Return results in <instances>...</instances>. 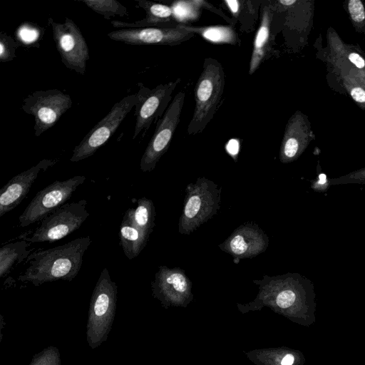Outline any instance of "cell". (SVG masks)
<instances>
[{
  "mask_svg": "<svg viewBox=\"0 0 365 365\" xmlns=\"http://www.w3.org/2000/svg\"><path fill=\"white\" fill-rule=\"evenodd\" d=\"M91 243L89 236L35 252L28 257V267L18 277L34 286L57 280L72 281L79 272L83 257Z\"/></svg>",
  "mask_w": 365,
  "mask_h": 365,
  "instance_id": "cell-1",
  "label": "cell"
},
{
  "mask_svg": "<svg viewBox=\"0 0 365 365\" xmlns=\"http://www.w3.org/2000/svg\"><path fill=\"white\" fill-rule=\"evenodd\" d=\"M225 86V75L220 62L206 57L194 88L195 109L187 128L188 135L202 133L212 120Z\"/></svg>",
  "mask_w": 365,
  "mask_h": 365,
  "instance_id": "cell-2",
  "label": "cell"
},
{
  "mask_svg": "<svg viewBox=\"0 0 365 365\" xmlns=\"http://www.w3.org/2000/svg\"><path fill=\"white\" fill-rule=\"evenodd\" d=\"M117 291L108 269L103 268L91 298L86 326L87 341L93 349L108 339L115 317Z\"/></svg>",
  "mask_w": 365,
  "mask_h": 365,
  "instance_id": "cell-3",
  "label": "cell"
},
{
  "mask_svg": "<svg viewBox=\"0 0 365 365\" xmlns=\"http://www.w3.org/2000/svg\"><path fill=\"white\" fill-rule=\"evenodd\" d=\"M186 195L178 231L189 235L212 218L220 209L221 188L213 181L199 178L186 187Z\"/></svg>",
  "mask_w": 365,
  "mask_h": 365,
  "instance_id": "cell-4",
  "label": "cell"
},
{
  "mask_svg": "<svg viewBox=\"0 0 365 365\" xmlns=\"http://www.w3.org/2000/svg\"><path fill=\"white\" fill-rule=\"evenodd\" d=\"M87 201L81 200L61 206L40 221L29 237L19 239L34 242H53L78 230L89 216Z\"/></svg>",
  "mask_w": 365,
  "mask_h": 365,
  "instance_id": "cell-5",
  "label": "cell"
},
{
  "mask_svg": "<svg viewBox=\"0 0 365 365\" xmlns=\"http://www.w3.org/2000/svg\"><path fill=\"white\" fill-rule=\"evenodd\" d=\"M137 102L136 94H132L115 103L108 114L74 148L70 161L76 163L93 155L114 134Z\"/></svg>",
  "mask_w": 365,
  "mask_h": 365,
  "instance_id": "cell-6",
  "label": "cell"
},
{
  "mask_svg": "<svg viewBox=\"0 0 365 365\" xmlns=\"http://www.w3.org/2000/svg\"><path fill=\"white\" fill-rule=\"evenodd\" d=\"M86 176L76 175L65 180H56L38 191L19 217V226L27 227L39 222L66 204Z\"/></svg>",
  "mask_w": 365,
  "mask_h": 365,
  "instance_id": "cell-7",
  "label": "cell"
},
{
  "mask_svg": "<svg viewBox=\"0 0 365 365\" xmlns=\"http://www.w3.org/2000/svg\"><path fill=\"white\" fill-rule=\"evenodd\" d=\"M71 96L60 90L36 91L23 100L21 110L34 118V135L52 128L71 107Z\"/></svg>",
  "mask_w": 365,
  "mask_h": 365,
  "instance_id": "cell-8",
  "label": "cell"
},
{
  "mask_svg": "<svg viewBox=\"0 0 365 365\" xmlns=\"http://www.w3.org/2000/svg\"><path fill=\"white\" fill-rule=\"evenodd\" d=\"M181 81L180 78L166 83H161L150 89L142 83H138L139 90L136 94L138 102L135 106L134 115L136 117L133 139L142 133L144 138L150 125L163 115L171 103L172 94Z\"/></svg>",
  "mask_w": 365,
  "mask_h": 365,
  "instance_id": "cell-9",
  "label": "cell"
},
{
  "mask_svg": "<svg viewBox=\"0 0 365 365\" xmlns=\"http://www.w3.org/2000/svg\"><path fill=\"white\" fill-rule=\"evenodd\" d=\"M185 98L183 91L178 92L158 120L154 133L140 159V167L143 172L153 170L160 158L168 150L180 120Z\"/></svg>",
  "mask_w": 365,
  "mask_h": 365,
  "instance_id": "cell-10",
  "label": "cell"
},
{
  "mask_svg": "<svg viewBox=\"0 0 365 365\" xmlns=\"http://www.w3.org/2000/svg\"><path fill=\"white\" fill-rule=\"evenodd\" d=\"M48 21L62 63L67 68L84 75L90 56L87 43L79 28L68 17L63 23L56 22L52 18Z\"/></svg>",
  "mask_w": 365,
  "mask_h": 365,
  "instance_id": "cell-11",
  "label": "cell"
},
{
  "mask_svg": "<svg viewBox=\"0 0 365 365\" xmlns=\"http://www.w3.org/2000/svg\"><path fill=\"white\" fill-rule=\"evenodd\" d=\"M195 34L180 26L120 29L110 31L108 36L115 41L133 46H178Z\"/></svg>",
  "mask_w": 365,
  "mask_h": 365,
  "instance_id": "cell-12",
  "label": "cell"
},
{
  "mask_svg": "<svg viewBox=\"0 0 365 365\" xmlns=\"http://www.w3.org/2000/svg\"><path fill=\"white\" fill-rule=\"evenodd\" d=\"M268 245L269 238L264 232L257 224L246 222L235 229L219 247L240 260L258 255L266 250Z\"/></svg>",
  "mask_w": 365,
  "mask_h": 365,
  "instance_id": "cell-13",
  "label": "cell"
},
{
  "mask_svg": "<svg viewBox=\"0 0 365 365\" xmlns=\"http://www.w3.org/2000/svg\"><path fill=\"white\" fill-rule=\"evenodd\" d=\"M192 282L180 268L159 267L152 282L153 294L164 304L182 303L190 298Z\"/></svg>",
  "mask_w": 365,
  "mask_h": 365,
  "instance_id": "cell-14",
  "label": "cell"
},
{
  "mask_svg": "<svg viewBox=\"0 0 365 365\" xmlns=\"http://www.w3.org/2000/svg\"><path fill=\"white\" fill-rule=\"evenodd\" d=\"M56 163V160L43 159L15 175L4 185L0 190V217L17 207L25 198L38 175Z\"/></svg>",
  "mask_w": 365,
  "mask_h": 365,
  "instance_id": "cell-15",
  "label": "cell"
},
{
  "mask_svg": "<svg viewBox=\"0 0 365 365\" xmlns=\"http://www.w3.org/2000/svg\"><path fill=\"white\" fill-rule=\"evenodd\" d=\"M314 135L307 116L296 111L288 120L279 149V160L283 163L298 159L305 150Z\"/></svg>",
  "mask_w": 365,
  "mask_h": 365,
  "instance_id": "cell-16",
  "label": "cell"
},
{
  "mask_svg": "<svg viewBox=\"0 0 365 365\" xmlns=\"http://www.w3.org/2000/svg\"><path fill=\"white\" fill-rule=\"evenodd\" d=\"M136 7L143 9L145 17L141 20L128 23L118 20L111 21L113 27L120 29H138L145 27H175L179 24L175 19L173 9L168 5L146 0H135Z\"/></svg>",
  "mask_w": 365,
  "mask_h": 365,
  "instance_id": "cell-17",
  "label": "cell"
},
{
  "mask_svg": "<svg viewBox=\"0 0 365 365\" xmlns=\"http://www.w3.org/2000/svg\"><path fill=\"white\" fill-rule=\"evenodd\" d=\"M273 14L270 8L265 5L262 9L259 26L256 32L251 58L249 63V75H252L265 61L270 38V27Z\"/></svg>",
  "mask_w": 365,
  "mask_h": 365,
  "instance_id": "cell-18",
  "label": "cell"
},
{
  "mask_svg": "<svg viewBox=\"0 0 365 365\" xmlns=\"http://www.w3.org/2000/svg\"><path fill=\"white\" fill-rule=\"evenodd\" d=\"M145 233L124 214L119 231L120 244L128 259L138 257L149 239Z\"/></svg>",
  "mask_w": 365,
  "mask_h": 365,
  "instance_id": "cell-19",
  "label": "cell"
},
{
  "mask_svg": "<svg viewBox=\"0 0 365 365\" xmlns=\"http://www.w3.org/2000/svg\"><path fill=\"white\" fill-rule=\"evenodd\" d=\"M180 26L213 43L232 46H240L241 44L238 34L231 26H193L180 24Z\"/></svg>",
  "mask_w": 365,
  "mask_h": 365,
  "instance_id": "cell-20",
  "label": "cell"
},
{
  "mask_svg": "<svg viewBox=\"0 0 365 365\" xmlns=\"http://www.w3.org/2000/svg\"><path fill=\"white\" fill-rule=\"evenodd\" d=\"M31 242L21 240L3 245L0 250V277L7 275L15 264L24 261L30 255Z\"/></svg>",
  "mask_w": 365,
  "mask_h": 365,
  "instance_id": "cell-21",
  "label": "cell"
},
{
  "mask_svg": "<svg viewBox=\"0 0 365 365\" xmlns=\"http://www.w3.org/2000/svg\"><path fill=\"white\" fill-rule=\"evenodd\" d=\"M125 215L139 229L147 235L153 232L155 226V210L153 201L143 197L138 200L135 208H129Z\"/></svg>",
  "mask_w": 365,
  "mask_h": 365,
  "instance_id": "cell-22",
  "label": "cell"
},
{
  "mask_svg": "<svg viewBox=\"0 0 365 365\" xmlns=\"http://www.w3.org/2000/svg\"><path fill=\"white\" fill-rule=\"evenodd\" d=\"M85 4L94 12L101 15L106 19L116 16H128L127 8L116 0H77Z\"/></svg>",
  "mask_w": 365,
  "mask_h": 365,
  "instance_id": "cell-23",
  "label": "cell"
},
{
  "mask_svg": "<svg viewBox=\"0 0 365 365\" xmlns=\"http://www.w3.org/2000/svg\"><path fill=\"white\" fill-rule=\"evenodd\" d=\"M44 33L43 28L32 22H24L16 31V37L19 43L25 47H39Z\"/></svg>",
  "mask_w": 365,
  "mask_h": 365,
  "instance_id": "cell-24",
  "label": "cell"
},
{
  "mask_svg": "<svg viewBox=\"0 0 365 365\" xmlns=\"http://www.w3.org/2000/svg\"><path fill=\"white\" fill-rule=\"evenodd\" d=\"M29 365H61L58 348L50 346L35 354Z\"/></svg>",
  "mask_w": 365,
  "mask_h": 365,
  "instance_id": "cell-25",
  "label": "cell"
},
{
  "mask_svg": "<svg viewBox=\"0 0 365 365\" xmlns=\"http://www.w3.org/2000/svg\"><path fill=\"white\" fill-rule=\"evenodd\" d=\"M19 43L4 31L0 32V61L6 63L14 60Z\"/></svg>",
  "mask_w": 365,
  "mask_h": 365,
  "instance_id": "cell-26",
  "label": "cell"
},
{
  "mask_svg": "<svg viewBox=\"0 0 365 365\" xmlns=\"http://www.w3.org/2000/svg\"><path fill=\"white\" fill-rule=\"evenodd\" d=\"M359 184L365 185V168L356 170L342 176L331 178V185Z\"/></svg>",
  "mask_w": 365,
  "mask_h": 365,
  "instance_id": "cell-27",
  "label": "cell"
},
{
  "mask_svg": "<svg viewBox=\"0 0 365 365\" xmlns=\"http://www.w3.org/2000/svg\"><path fill=\"white\" fill-rule=\"evenodd\" d=\"M344 84L352 99L359 105L365 107V86L349 76L344 78Z\"/></svg>",
  "mask_w": 365,
  "mask_h": 365,
  "instance_id": "cell-28",
  "label": "cell"
},
{
  "mask_svg": "<svg viewBox=\"0 0 365 365\" xmlns=\"http://www.w3.org/2000/svg\"><path fill=\"white\" fill-rule=\"evenodd\" d=\"M348 10L353 22L361 24L365 20V8L360 0H349Z\"/></svg>",
  "mask_w": 365,
  "mask_h": 365,
  "instance_id": "cell-29",
  "label": "cell"
},
{
  "mask_svg": "<svg viewBox=\"0 0 365 365\" xmlns=\"http://www.w3.org/2000/svg\"><path fill=\"white\" fill-rule=\"evenodd\" d=\"M330 186V179L324 173L319 174L311 183L312 189L316 192H325Z\"/></svg>",
  "mask_w": 365,
  "mask_h": 365,
  "instance_id": "cell-30",
  "label": "cell"
},
{
  "mask_svg": "<svg viewBox=\"0 0 365 365\" xmlns=\"http://www.w3.org/2000/svg\"><path fill=\"white\" fill-rule=\"evenodd\" d=\"M348 59L359 69H364L365 68V60L359 53L356 52H351L348 55Z\"/></svg>",
  "mask_w": 365,
  "mask_h": 365,
  "instance_id": "cell-31",
  "label": "cell"
},
{
  "mask_svg": "<svg viewBox=\"0 0 365 365\" xmlns=\"http://www.w3.org/2000/svg\"><path fill=\"white\" fill-rule=\"evenodd\" d=\"M226 149L230 155H231L235 158V156L237 155L239 150L238 140L236 139L230 140L226 145Z\"/></svg>",
  "mask_w": 365,
  "mask_h": 365,
  "instance_id": "cell-32",
  "label": "cell"
},
{
  "mask_svg": "<svg viewBox=\"0 0 365 365\" xmlns=\"http://www.w3.org/2000/svg\"><path fill=\"white\" fill-rule=\"evenodd\" d=\"M294 358L293 355L289 354H287L282 360L281 364L282 365H292L294 363Z\"/></svg>",
  "mask_w": 365,
  "mask_h": 365,
  "instance_id": "cell-33",
  "label": "cell"
},
{
  "mask_svg": "<svg viewBox=\"0 0 365 365\" xmlns=\"http://www.w3.org/2000/svg\"><path fill=\"white\" fill-rule=\"evenodd\" d=\"M297 2L296 0H280L279 3L283 6H291Z\"/></svg>",
  "mask_w": 365,
  "mask_h": 365,
  "instance_id": "cell-34",
  "label": "cell"
}]
</instances>
